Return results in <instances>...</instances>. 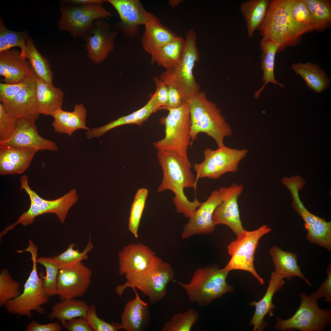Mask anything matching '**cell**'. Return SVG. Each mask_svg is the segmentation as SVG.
Returning a JSON list of instances; mask_svg holds the SVG:
<instances>
[{
    "instance_id": "obj_29",
    "label": "cell",
    "mask_w": 331,
    "mask_h": 331,
    "mask_svg": "<svg viewBox=\"0 0 331 331\" xmlns=\"http://www.w3.org/2000/svg\"><path fill=\"white\" fill-rule=\"evenodd\" d=\"M269 254L272 258L275 267L274 272L283 279L290 280L293 277L297 276L302 279L309 286H311L298 264L296 254L285 251L275 246L271 249Z\"/></svg>"
},
{
    "instance_id": "obj_56",
    "label": "cell",
    "mask_w": 331,
    "mask_h": 331,
    "mask_svg": "<svg viewBox=\"0 0 331 331\" xmlns=\"http://www.w3.org/2000/svg\"><path fill=\"white\" fill-rule=\"evenodd\" d=\"M183 2L181 0H171L169 1V4L171 7H174L178 6Z\"/></svg>"
},
{
    "instance_id": "obj_6",
    "label": "cell",
    "mask_w": 331,
    "mask_h": 331,
    "mask_svg": "<svg viewBox=\"0 0 331 331\" xmlns=\"http://www.w3.org/2000/svg\"><path fill=\"white\" fill-rule=\"evenodd\" d=\"M229 272L215 266L200 268L194 272L189 283H177L185 290L190 302L205 307L223 294L233 291V287L226 281Z\"/></svg>"
},
{
    "instance_id": "obj_1",
    "label": "cell",
    "mask_w": 331,
    "mask_h": 331,
    "mask_svg": "<svg viewBox=\"0 0 331 331\" xmlns=\"http://www.w3.org/2000/svg\"><path fill=\"white\" fill-rule=\"evenodd\" d=\"M157 156L163 173L157 192L172 191L175 195L173 202L177 212L189 219L202 203L196 197L193 201H189L184 192L185 188L195 189L196 187L197 181L191 170L190 161L170 151H158Z\"/></svg>"
},
{
    "instance_id": "obj_25",
    "label": "cell",
    "mask_w": 331,
    "mask_h": 331,
    "mask_svg": "<svg viewBox=\"0 0 331 331\" xmlns=\"http://www.w3.org/2000/svg\"><path fill=\"white\" fill-rule=\"evenodd\" d=\"M136 296L125 305L121 317L122 329L125 331H143L150 325V314L148 303L142 300L135 289Z\"/></svg>"
},
{
    "instance_id": "obj_30",
    "label": "cell",
    "mask_w": 331,
    "mask_h": 331,
    "mask_svg": "<svg viewBox=\"0 0 331 331\" xmlns=\"http://www.w3.org/2000/svg\"><path fill=\"white\" fill-rule=\"evenodd\" d=\"M291 68L296 75L302 77L307 87L317 93L325 91L330 85V78L317 64L295 63L292 64Z\"/></svg>"
},
{
    "instance_id": "obj_21",
    "label": "cell",
    "mask_w": 331,
    "mask_h": 331,
    "mask_svg": "<svg viewBox=\"0 0 331 331\" xmlns=\"http://www.w3.org/2000/svg\"><path fill=\"white\" fill-rule=\"evenodd\" d=\"M118 255L120 276L142 271L153 264L158 257L148 246L141 243L124 246Z\"/></svg>"
},
{
    "instance_id": "obj_17",
    "label": "cell",
    "mask_w": 331,
    "mask_h": 331,
    "mask_svg": "<svg viewBox=\"0 0 331 331\" xmlns=\"http://www.w3.org/2000/svg\"><path fill=\"white\" fill-rule=\"evenodd\" d=\"M91 270L82 262L69 269H60L57 279V293L60 300L83 296L90 285Z\"/></svg>"
},
{
    "instance_id": "obj_40",
    "label": "cell",
    "mask_w": 331,
    "mask_h": 331,
    "mask_svg": "<svg viewBox=\"0 0 331 331\" xmlns=\"http://www.w3.org/2000/svg\"><path fill=\"white\" fill-rule=\"evenodd\" d=\"M36 261L37 263L43 265L46 268L45 276H44L43 272L40 274L43 278L44 290L51 297L56 295L57 276L60 269L58 264L52 257H40L36 259Z\"/></svg>"
},
{
    "instance_id": "obj_32",
    "label": "cell",
    "mask_w": 331,
    "mask_h": 331,
    "mask_svg": "<svg viewBox=\"0 0 331 331\" xmlns=\"http://www.w3.org/2000/svg\"><path fill=\"white\" fill-rule=\"evenodd\" d=\"M261 51V67L263 71L262 81L264 83L261 87L257 91L254 97L258 98L259 95L266 84L269 82L279 86L282 88L283 85L277 82L274 75V67L276 54L278 53L279 44L268 38H262L260 42Z\"/></svg>"
},
{
    "instance_id": "obj_9",
    "label": "cell",
    "mask_w": 331,
    "mask_h": 331,
    "mask_svg": "<svg viewBox=\"0 0 331 331\" xmlns=\"http://www.w3.org/2000/svg\"><path fill=\"white\" fill-rule=\"evenodd\" d=\"M300 306L294 315L286 320L278 318L273 327L278 331L295 329L300 331H323L330 325L331 311L322 309L317 304L318 300L313 292L310 296L302 292Z\"/></svg>"
},
{
    "instance_id": "obj_23",
    "label": "cell",
    "mask_w": 331,
    "mask_h": 331,
    "mask_svg": "<svg viewBox=\"0 0 331 331\" xmlns=\"http://www.w3.org/2000/svg\"><path fill=\"white\" fill-rule=\"evenodd\" d=\"M38 151L0 145V175L21 173L29 166Z\"/></svg>"
},
{
    "instance_id": "obj_42",
    "label": "cell",
    "mask_w": 331,
    "mask_h": 331,
    "mask_svg": "<svg viewBox=\"0 0 331 331\" xmlns=\"http://www.w3.org/2000/svg\"><path fill=\"white\" fill-rule=\"evenodd\" d=\"M148 193V190L146 188L139 189L132 204L129 219L128 229L136 238L138 237L139 227Z\"/></svg>"
},
{
    "instance_id": "obj_19",
    "label": "cell",
    "mask_w": 331,
    "mask_h": 331,
    "mask_svg": "<svg viewBox=\"0 0 331 331\" xmlns=\"http://www.w3.org/2000/svg\"><path fill=\"white\" fill-rule=\"evenodd\" d=\"M0 145L20 148H31L38 151L58 150L56 143L44 138L39 134L35 122L27 119H17L15 130L8 140Z\"/></svg>"
},
{
    "instance_id": "obj_7",
    "label": "cell",
    "mask_w": 331,
    "mask_h": 331,
    "mask_svg": "<svg viewBox=\"0 0 331 331\" xmlns=\"http://www.w3.org/2000/svg\"><path fill=\"white\" fill-rule=\"evenodd\" d=\"M37 246L32 241L29 242L28 247L23 250L31 254L32 268L24 284L23 292L17 298L7 302L3 306L10 314L17 315V317L25 316L30 318L32 316V310L39 314L45 313L44 309L41 306L47 303L51 296L44 288L42 277L37 274Z\"/></svg>"
},
{
    "instance_id": "obj_31",
    "label": "cell",
    "mask_w": 331,
    "mask_h": 331,
    "mask_svg": "<svg viewBox=\"0 0 331 331\" xmlns=\"http://www.w3.org/2000/svg\"><path fill=\"white\" fill-rule=\"evenodd\" d=\"M145 25L142 43L144 50L151 55L160 47L177 36L160 21L150 22Z\"/></svg>"
},
{
    "instance_id": "obj_33",
    "label": "cell",
    "mask_w": 331,
    "mask_h": 331,
    "mask_svg": "<svg viewBox=\"0 0 331 331\" xmlns=\"http://www.w3.org/2000/svg\"><path fill=\"white\" fill-rule=\"evenodd\" d=\"M60 300L52 306L47 315L51 321L57 319L61 325L74 318H86L89 306L85 301L75 299Z\"/></svg>"
},
{
    "instance_id": "obj_16",
    "label": "cell",
    "mask_w": 331,
    "mask_h": 331,
    "mask_svg": "<svg viewBox=\"0 0 331 331\" xmlns=\"http://www.w3.org/2000/svg\"><path fill=\"white\" fill-rule=\"evenodd\" d=\"M299 188L293 187L290 191L293 199L292 206L302 218L307 230L306 238L311 243L317 244L329 251H331V222L310 212L304 206L299 197Z\"/></svg>"
},
{
    "instance_id": "obj_41",
    "label": "cell",
    "mask_w": 331,
    "mask_h": 331,
    "mask_svg": "<svg viewBox=\"0 0 331 331\" xmlns=\"http://www.w3.org/2000/svg\"><path fill=\"white\" fill-rule=\"evenodd\" d=\"M200 318L199 312L192 308L186 311L174 315L166 322L162 331H190Z\"/></svg>"
},
{
    "instance_id": "obj_4",
    "label": "cell",
    "mask_w": 331,
    "mask_h": 331,
    "mask_svg": "<svg viewBox=\"0 0 331 331\" xmlns=\"http://www.w3.org/2000/svg\"><path fill=\"white\" fill-rule=\"evenodd\" d=\"M196 39L195 31L192 29L188 30L180 59L174 65L166 69L159 77L167 85H172L179 90L183 103L200 91L193 74L195 63L199 60Z\"/></svg>"
},
{
    "instance_id": "obj_18",
    "label": "cell",
    "mask_w": 331,
    "mask_h": 331,
    "mask_svg": "<svg viewBox=\"0 0 331 331\" xmlns=\"http://www.w3.org/2000/svg\"><path fill=\"white\" fill-rule=\"evenodd\" d=\"M35 77L33 70L19 91L10 99L1 103L11 116L25 118L35 122L38 119L40 114L36 103Z\"/></svg>"
},
{
    "instance_id": "obj_35",
    "label": "cell",
    "mask_w": 331,
    "mask_h": 331,
    "mask_svg": "<svg viewBox=\"0 0 331 331\" xmlns=\"http://www.w3.org/2000/svg\"><path fill=\"white\" fill-rule=\"evenodd\" d=\"M25 45L24 57L29 61L36 76L53 85V74L48 59L38 51L30 36L27 37Z\"/></svg>"
},
{
    "instance_id": "obj_51",
    "label": "cell",
    "mask_w": 331,
    "mask_h": 331,
    "mask_svg": "<svg viewBox=\"0 0 331 331\" xmlns=\"http://www.w3.org/2000/svg\"><path fill=\"white\" fill-rule=\"evenodd\" d=\"M72 114V112H67L62 109L55 112L52 116L54 119L52 124L54 131L59 133H63L65 126Z\"/></svg>"
},
{
    "instance_id": "obj_45",
    "label": "cell",
    "mask_w": 331,
    "mask_h": 331,
    "mask_svg": "<svg viewBox=\"0 0 331 331\" xmlns=\"http://www.w3.org/2000/svg\"><path fill=\"white\" fill-rule=\"evenodd\" d=\"M86 108L82 104L75 105L72 116L65 126L63 133L71 136L75 131L78 129L87 131L90 130L86 124Z\"/></svg>"
},
{
    "instance_id": "obj_49",
    "label": "cell",
    "mask_w": 331,
    "mask_h": 331,
    "mask_svg": "<svg viewBox=\"0 0 331 331\" xmlns=\"http://www.w3.org/2000/svg\"><path fill=\"white\" fill-rule=\"evenodd\" d=\"M326 272L327 277L325 280L320 286L318 290L314 293V296L318 300L320 298L324 297V300L327 302H331V263L328 265Z\"/></svg>"
},
{
    "instance_id": "obj_15",
    "label": "cell",
    "mask_w": 331,
    "mask_h": 331,
    "mask_svg": "<svg viewBox=\"0 0 331 331\" xmlns=\"http://www.w3.org/2000/svg\"><path fill=\"white\" fill-rule=\"evenodd\" d=\"M243 190L242 184L234 182L228 187L218 189L223 199L222 202L215 208L212 216L214 224L225 225L239 236L245 230L239 214L238 199Z\"/></svg>"
},
{
    "instance_id": "obj_26",
    "label": "cell",
    "mask_w": 331,
    "mask_h": 331,
    "mask_svg": "<svg viewBox=\"0 0 331 331\" xmlns=\"http://www.w3.org/2000/svg\"><path fill=\"white\" fill-rule=\"evenodd\" d=\"M283 279L275 272L271 274L268 286L265 295L258 302L253 301L250 305L255 306V311L250 322V325L253 326V331H261L267 325L264 322L265 316L268 314L273 315V309L275 307L272 302L274 294L283 286Z\"/></svg>"
},
{
    "instance_id": "obj_47",
    "label": "cell",
    "mask_w": 331,
    "mask_h": 331,
    "mask_svg": "<svg viewBox=\"0 0 331 331\" xmlns=\"http://www.w3.org/2000/svg\"><path fill=\"white\" fill-rule=\"evenodd\" d=\"M17 119L9 115L0 103V143L9 139L16 127Z\"/></svg>"
},
{
    "instance_id": "obj_24",
    "label": "cell",
    "mask_w": 331,
    "mask_h": 331,
    "mask_svg": "<svg viewBox=\"0 0 331 331\" xmlns=\"http://www.w3.org/2000/svg\"><path fill=\"white\" fill-rule=\"evenodd\" d=\"M159 110H161V107L157 101L154 93L151 95L147 103L140 109L129 115L120 117L106 125L87 131L86 133V138L89 139L98 138L108 131L124 125L135 124L141 125L152 113Z\"/></svg>"
},
{
    "instance_id": "obj_52",
    "label": "cell",
    "mask_w": 331,
    "mask_h": 331,
    "mask_svg": "<svg viewBox=\"0 0 331 331\" xmlns=\"http://www.w3.org/2000/svg\"><path fill=\"white\" fill-rule=\"evenodd\" d=\"M69 331H93L86 318H74L61 324Z\"/></svg>"
},
{
    "instance_id": "obj_38",
    "label": "cell",
    "mask_w": 331,
    "mask_h": 331,
    "mask_svg": "<svg viewBox=\"0 0 331 331\" xmlns=\"http://www.w3.org/2000/svg\"><path fill=\"white\" fill-rule=\"evenodd\" d=\"M76 246L73 243H70L64 252L52 257L58 264L60 269L70 268L88 258V254L93 247L91 236H89L88 242L82 252L74 249V248Z\"/></svg>"
},
{
    "instance_id": "obj_48",
    "label": "cell",
    "mask_w": 331,
    "mask_h": 331,
    "mask_svg": "<svg viewBox=\"0 0 331 331\" xmlns=\"http://www.w3.org/2000/svg\"><path fill=\"white\" fill-rule=\"evenodd\" d=\"M154 81L156 86L155 93L157 101L161 109H165L168 104L169 90L168 86L159 78L154 77Z\"/></svg>"
},
{
    "instance_id": "obj_37",
    "label": "cell",
    "mask_w": 331,
    "mask_h": 331,
    "mask_svg": "<svg viewBox=\"0 0 331 331\" xmlns=\"http://www.w3.org/2000/svg\"><path fill=\"white\" fill-rule=\"evenodd\" d=\"M313 21L317 31H323L331 22V3L328 0H303Z\"/></svg>"
},
{
    "instance_id": "obj_20",
    "label": "cell",
    "mask_w": 331,
    "mask_h": 331,
    "mask_svg": "<svg viewBox=\"0 0 331 331\" xmlns=\"http://www.w3.org/2000/svg\"><path fill=\"white\" fill-rule=\"evenodd\" d=\"M222 201L219 190L213 191L185 224L181 238L187 239L196 234H208L213 232L215 226L212 220L213 214L215 208Z\"/></svg>"
},
{
    "instance_id": "obj_39",
    "label": "cell",
    "mask_w": 331,
    "mask_h": 331,
    "mask_svg": "<svg viewBox=\"0 0 331 331\" xmlns=\"http://www.w3.org/2000/svg\"><path fill=\"white\" fill-rule=\"evenodd\" d=\"M28 31L16 32L8 29L2 18L0 19V52L15 47H20L21 55L24 57Z\"/></svg>"
},
{
    "instance_id": "obj_44",
    "label": "cell",
    "mask_w": 331,
    "mask_h": 331,
    "mask_svg": "<svg viewBox=\"0 0 331 331\" xmlns=\"http://www.w3.org/2000/svg\"><path fill=\"white\" fill-rule=\"evenodd\" d=\"M19 282L14 280L9 271L3 269L0 274V306L18 297L21 294Z\"/></svg>"
},
{
    "instance_id": "obj_3",
    "label": "cell",
    "mask_w": 331,
    "mask_h": 331,
    "mask_svg": "<svg viewBox=\"0 0 331 331\" xmlns=\"http://www.w3.org/2000/svg\"><path fill=\"white\" fill-rule=\"evenodd\" d=\"M291 0L270 1L265 18L257 29L262 38H268L279 45L278 53L299 43L305 33L292 17Z\"/></svg>"
},
{
    "instance_id": "obj_50",
    "label": "cell",
    "mask_w": 331,
    "mask_h": 331,
    "mask_svg": "<svg viewBox=\"0 0 331 331\" xmlns=\"http://www.w3.org/2000/svg\"><path fill=\"white\" fill-rule=\"evenodd\" d=\"M26 79L22 82L13 84L1 82L0 101L1 103L7 101L13 97L24 85Z\"/></svg>"
},
{
    "instance_id": "obj_22",
    "label": "cell",
    "mask_w": 331,
    "mask_h": 331,
    "mask_svg": "<svg viewBox=\"0 0 331 331\" xmlns=\"http://www.w3.org/2000/svg\"><path fill=\"white\" fill-rule=\"evenodd\" d=\"M33 69L29 61L19 50L12 49L0 52V75L7 84L19 83L31 75Z\"/></svg>"
},
{
    "instance_id": "obj_34",
    "label": "cell",
    "mask_w": 331,
    "mask_h": 331,
    "mask_svg": "<svg viewBox=\"0 0 331 331\" xmlns=\"http://www.w3.org/2000/svg\"><path fill=\"white\" fill-rule=\"evenodd\" d=\"M270 2L268 0H249L241 4L240 11L246 22L249 38H252L255 31L262 23Z\"/></svg>"
},
{
    "instance_id": "obj_8",
    "label": "cell",
    "mask_w": 331,
    "mask_h": 331,
    "mask_svg": "<svg viewBox=\"0 0 331 331\" xmlns=\"http://www.w3.org/2000/svg\"><path fill=\"white\" fill-rule=\"evenodd\" d=\"M166 117H162L160 123L165 126L164 138L152 143L158 151L175 153L180 156L188 158V150L192 146L190 130L191 121L188 104L184 103L180 107L167 110Z\"/></svg>"
},
{
    "instance_id": "obj_5",
    "label": "cell",
    "mask_w": 331,
    "mask_h": 331,
    "mask_svg": "<svg viewBox=\"0 0 331 331\" xmlns=\"http://www.w3.org/2000/svg\"><path fill=\"white\" fill-rule=\"evenodd\" d=\"M127 281L116 286L115 291L121 297L128 287L140 290L148 298L149 302L155 304L163 299L167 293V284L174 277L171 265L158 257L151 265L144 270L125 275Z\"/></svg>"
},
{
    "instance_id": "obj_36",
    "label": "cell",
    "mask_w": 331,
    "mask_h": 331,
    "mask_svg": "<svg viewBox=\"0 0 331 331\" xmlns=\"http://www.w3.org/2000/svg\"><path fill=\"white\" fill-rule=\"evenodd\" d=\"M184 44V39L177 36L174 40L160 47L151 55V63L166 69L173 66L180 59Z\"/></svg>"
},
{
    "instance_id": "obj_54",
    "label": "cell",
    "mask_w": 331,
    "mask_h": 331,
    "mask_svg": "<svg viewBox=\"0 0 331 331\" xmlns=\"http://www.w3.org/2000/svg\"><path fill=\"white\" fill-rule=\"evenodd\" d=\"M168 86L169 90L168 104L165 109L167 110L169 109L180 107L184 103L180 91L172 85Z\"/></svg>"
},
{
    "instance_id": "obj_28",
    "label": "cell",
    "mask_w": 331,
    "mask_h": 331,
    "mask_svg": "<svg viewBox=\"0 0 331 331\" xmlns=\"http://www.w3.org/2000/svg\"><path fill=\"white\" fill-rule=\"evenodd\" d=\"M78 197L75 189H72L61 197L53 200L43 199L41 204L37 206L31 202L30 208L32 215L36 218L45 213H53L56 215L59 221L63 223L68 211L78 200Z\"/></svg>"
},
{
    "instance_id": "obj_2",
    "label": "cell",
    "mask_w": 331,
    "mask_h": 331,
    "mask_svg": "<svg viewBox=\"0 0 331 331\" xmlns=\"http://www.w3.org/2000/svg\"><path fill=\"white\" fill-rule=\"evenodd\" d=\"M186 103L190 115L192 144L198 134L204 133L215 140L218 147L225 145L224 138L231 135L232 131L216 104L209 100L206 93L202 91L192 96Z\"/></svg>"
},
{
    "instance_id": "obj_43",
    "label": "cell",
    "mask_w": 331,
    "mask_h": 331,
    "mask_svg": "<svg viewBox=\"0 0 331 331\" xmlns=\"http://www.w3.org/2000/svg\"><path fill=\"white\" fill-rule=\"evenodd\" d=\"M290 11L293 19L305 33L317 30L316 25L303 0H291Z\"/></svg>"
},
{
    "instance_id": "obj_12",
    "label": "cell",
    "mask_w": 331,
    "mask_h": 331,
    "mask_svg": "<svg viewBox=\"0 0 331 331\" xmlns=\"http://www.w3.org/2000/svg\"><path fill=\"white\" fill-rule=\"evenodd\" d=\"M248 152L245 149H232L225 145L215 150L207 148L203 151L204 160L193 165L196 180L206 177L216 179L226 173L237 172L240 162Z\"/></svg>"
},
{
    "instance_id": "obj_10",
    "label": "cell",
    "mask_w": 331,
    "mask_h": 331,
    "mask_svg": "<svg viewBox=\"0 0 331 331\" xmlns=\"http://www.w3.org/2000/svg\"><path fill=\"white\" fill-rule=\"evenodd\" d=\"M59 10L61 17L58 28L68 32L74 40L83 38L96 20L105 19L112 15L102 4L76 6L60 4Z\"/></svg>"
},
{
    "instance_id": "obj_14",
    "label": "cell",
    "mask_w": 331,
    "mask_h": 331,
    "mask_svg": "<svg viewBox=\"0 0 331 331\" xmlns=\"http://www.w3.org/2000/svg\"><path fill=\"white\" fill-rule=\"evenodd\" d=\"M118 13L121 21L116 27L124 35L134 36L138 33L139 26L160 21L154 14L144 8L139 0H107Z\"/></svg>"
},
{
    "instance_id": "obj_11",
    "label": "cell",
    "mask_w": 331,
    "mask_h": 331,
    "mask_svg": "<svg viewBox=\"0 0 331 331\" xmlns=\"http://www.w3.org/2000/svg\"><path fill=\"white\" fill-rule=\"evenodd\" d=\"M272 229L264 225L254 230H244L236 239L227 246L231 259L223 268L229 272L240 270L251 273L261 285L264 282L255 269L253 261L255 250L261 238L270 232Z\"/></svg>"
},
{
    "instance_id": "obj_55",
    "label": "cell",
    "mask_w": 331,
    "mask_h": 331,
    "mask_svg": "<svg viewBox=\"0 0 331 331\" xmlns=\"http://www.w3.org/2000/svg\"><path fill=\"white\" fill-rule=\"evenodd\" d=\"M104 0H65L61 1L60 4L72 6H82L89 4H102Z\"/></svg>"
},
{
    "instance_id": "obj_13",
    "label": "cell",
    "mask_w": 331,
    "mask_h": 331,
    "mask_svg": "<svg viewBox=\"0 0 331 331\" xmlns=\"http://www.w3.org/2000/svg\"><path fill=\"white\" fill-rule=\"evenodd\" d=\"M112 28L105 19L96 20L83 38L87 56L95 64L104 61L115 48L118 31Z\"/></svg>"
},
{
    "instance_id": "obj_53",
    "label": "cell",
    "mask_w": 331,
    "mask_h": 331,
    "mask_svg": "<svg viewBox=\"0 0 331 331\" xmlns=\"http://www.w3.org/2000/svg\"><path fill=\"white\" fill-rule=\"evenodd\" d=\"M62 326L59 321L46 324H41L35 320L32 321L26 326L25 331H61Z\"/></svg>"
},
{
    "instance_id": "obj_27",
    "label": "cell",
    "mask_w": 331,
    "mask_h": 331,
    "mask_svg": "<svg viewBox=\"0 0 331 331\" xmlns=\"http://www.w3.org/2000/svg\"><path fill=\"white\" fill-rule=\"evenodd\" d=\"M35 81L37 105L39 114L52 116L56 111L62 109L64 95L63 91L36 76Z\"/></svg>"
},
{
    "instance_id": "obj_46",
    "label": "cell",
    "mask_w": 331,
    "mask_h": 331,
    "mask_svg": "<svg viewBox=\"0 0 331 331\" xmlns=\"http://www.w3.org/2000/svg\"><path fill=\"white\" fill-rule=\"evenodd\" d=\"M86 319L93 331H118L122 329L120 323H110L99 318L96 314V306L93 305L89 307Z\"/></svg>"
}]
</instances>
